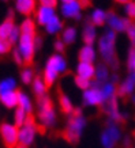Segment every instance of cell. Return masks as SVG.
Segmentation results:
<instances>
[{"instance_id": "1", "label": "cell", "mask_w": 135, "mask_h": 148, "mask_svg": "<svg viewBox=\"0 0 135 148\" xmlns=\"http://www.w3.org/2000/svg\"><path fill=\"white\" fill-rule=\"evenodd\" d=\"M97 52L102 63L109 69L117 71L120 68V60L117 54V34L112 30H105L97 40Z\"/></svg>"}, {"instance_id": "2", "label": "cell", "mask_w": 135, "mask_h": 148, "mask_svg": "<svg viewBox=\"0 0 135 148\" xmlns=\"http://www.w3.org/2000/svg\"><path fill=\"white\" fill-rule=\"evenodd\" d=\"M67 68H68V63L63 54L52 53L49 57L46 58L41 76L44 79L48 90H49L51 87H53V84L57 82L59 76L62 73L67 72Z\"/></svg>"}, {"instance_id": "3", "label": "cell", "mask_w": 135, "mask_h": 148, "mask_svg": "<svg viewBox=\"0 0 135 148\" xmlns=\"http://www.w3.org/2000/svg\"><path fill=\"white\" fill-rule=\"evenodd\" d=\"M86 125H87V120L81 112V109H75V112L68 117L64 129L62 130V137L68 144H77L83 135Z\"/></svg>"}, {"instance_id": "4", "label": "cell", "mask_w": 135, "mask_h": 148, "mask_svg": "<svg viewBox=\"0 0 135 148\" xmlns=\"http://www.w3.org/2000/svg\"><path fill=\"white\" fill-rule=\"evenodd\" d=\"M37 101V120L41 130L51 129L56 125L57 117L55 110V103L49 95H45Z\"/></svg>"}, {"instance_id": "5", "label": "cell", "mask_w": 135, "mask_h": 148, "mask_svg": "<svg viewBox=\"0 0 135 148\" xmlns=\"http://www.w3.org/2000/svg\"><path fill=\"white\" fill-rule=\"evenodd\" d=\"M37 36L38 34H21V38L17 44V49L22 54L25 67H32V64L34 63L36 52L38 50L36 45Z\"/></svg>"}, {"instance_id": "6", "label": "cell", "mask_w": 135, "mask_h": 148, "mask_svg": "<svg viewBox=\"0 0 135 148\" xmlns=\"http://www.w3.org/2000/svg\"><path fill=\"white\" fill-rule=\"evenodd\" d=\"M40 125L37 124L36 117L30 114L27 117L26 122L22 128H19V145H23V147L29 148L34 143V139H36L37 132L40 130Z\"/></svg>"}, {"instance_id": "7", "label": "cell", "mask_w": 135, "mask_h": 148, "mask_svg": "<svg viewBox=\"0 0 135 148\" xmlns=\"http://www.w3.org/2000/svg\"><path fill=\"white\" fill-rule=\"evenodd\" d=\"M120 139H122V130L119 128V124L108 120L100 136L102 148H115L116 144L120 141Z\"/></svg>"}, {"instance_id": "8", "label": "cell", "mask_w": 135, "mask_h": 148, "mask_svg": "<svg viewBox=\"0 0 135 148\" xmlns=\"http://www.w3.org/2000/svg\"><path fill=\"white\" fill-rule=\"evenodd\" d=\"M0 137L6 148H17L19 145V128L10 122H1Z\"/></svg>"}, {"instance_id": "9", "label": "cell", "mask_w": 135, "mask_h": 148, "mask_svg": "<svg viewBox=\"0 0 135 148\" xmlns=\"http://www.w3.org/2000/svg\"><path fill=\"white\" fill-rule=\"evenodd\" d=\"M82 102H83L85 106H89V108H102L104 103H105V99H104L101 87L96 86L93 83V86L90 88L83 91V94H82Z\"/></svg>"}, {"instance_id": "10", "label": "cell", "mask_w": 135, "mask_h": 148, "mask_svg": "<svg viewBox=\"0 0 135 148\" xmlns=\"http://www.w3.org/2000/svg\"><path fill=\"white\" fill-rule=\"evenodd\" d=\"M128 23H130V21L126 16H122V15H119L115 11H108L107 26H108L109 30L115 32L116 34H126Z\"/></svg>"}, {"instance_id": "11", "label": "cell", "mask_w": 135, "mask_h": 148, "mask_svg": "<svg viewBox=\"0 0 135 148\" xmlns=\"http://www.w3.org/2000/svg\"><path fill=\"white\" fill-rule=\"evenodd\" d=\"M82 10H83V7H82L79 0H72L70 3H63L60 5V14L66 19L79 21L82 18Z\"/></svg>"}, {"instance_id": "12", "label": "cell", "mask_w": 135, "mask_h": 148, "mask_svg": "<svg viewBox=\"0 0 135 148\" xmlns=\"http://www.w3.org/2000/svg\"><path fill=\"white\" fill-rule=\"evenodd\" d=\"M102 109H104V113L108 116L109 121H113L116 124H120V122L124 121V114L119 109V97L105 102Z\"/></svg>"}, {"instance_id": "13", "label": "cell", "mask_w": 135, "mask_h": 148, "mask_svg": "<svg viewBox=\"0 0 135 148\" xmlns=\"http://www.w3.org/2000/svg\"><path fill=\"white\" fill-rule=\"evenodd\" d=\"M135 94V72H128L127 76L117 84V97L128 98Z\"/></svg>"}, {"instance_id": "14", "label": "cell", "mask_w": 135, "mask_h": 148, "mask_svg": "<svg viewBox=\"0 0 135 148\" xmlns=\"http://www.w3.org/2000/svg\"><path fill=\"white\" fill-rule=\"evenodd\" d=\"M37 1L38 0H14V8L19 15L32 18L37 11Z\"/></svg>"}, {"instance_id": "15", "label": "cell", "mask_w": 135, "mask_h": 148, "mask_svg": "<svg viewBox=\"0 0 135 148\" xmlns=\"http://www.w3.org/2000/svg\"><path fill=\"white\" fill-rule=\"evenodd\" d=\"M57 14H56V8H51V7H42L40 5L37 8L36 14H34V21L38 26L45 27L49 23L51 19H53Z\"/></svg>"}, {"instance_id": "16", "label": "cell", "mask_w": 135, "mask_h": 148, "mask_svg": "<svg viewBox=\"0 0 135 148\" xmlns=\"http://www.w3.org/2000/svg\"><path fill=\"white\" fill-rule=\"evenodd\" d=\"M15 26H17V23H15V12H14V10H8L7 16L0 23V38L8 40L10 34H11V32L14 30Z\"/></svg>"}, {"instance_id": "17", "label": "cell", "mask_w": 135, "mask_h": 148, "mask_svg": "<svg viewBox=\"0 0 135 148\" xmlns=\"http://www.w3.org/2000/svg\"><path fill=\"white\" fill-rule=\"evenodd\" d=\"M98 52L94 45H83L78 50V61L79 63H90L94 64L97 60Z\"/></svg>"}, {"instance_id": "18", "label": "cell", "mask_w": 135, "mask_h": 148, "mask_svg": "<svg viewBox=\"0 0 135 148\" xmlns=\"http://www.w3.org/2000/svg\"><path fill=\"white\" fill-rule=\"evenodd\" d=\"M57 102H59V108H60L62 113L66 114V116L70 117L72 113L75 112V106L72 103V99L62 88H57Z\"/></svg>"}, {"instance_id": "19", "label": "cell", "mask_w": 135, "mask_h": 148, "mask_svg": "<svg viewBox=\"0 0 135 148\" xmlns=\"http://www.w3.org/2000/svg\"><path fill=\"white\" fill-rule=\"evenodd\" d=\"M98 40V34H97V27L87 21L82 27V41L83 45H94Z\"/></svg>"}, {"instance_id": "20", "label": "cell", "mask_w": 135, "mask_h": 148, "mask_svg": "<svg viewBox=\"0 0 135 148\" xmlns=\"http://www.w3.org/2000/svg\"><path fill=\"white\" fill-rule=\"evenodd\" d=\"M75 75L86 80H94L96 76V65L90 63H79L78 61L77 67H75Z\"/></svg>"}, {"instance_id": "21", "label": "cell", "mask_w": 135, "mask_h": 148, "mask_svg": "<svg viewBox=\"0 0 135 148\" xmlns=\"http://www.w3.org/2000/svg\"><path fill=\"white\" fill-rule=\"evenodd\" d=\"M111 79V69H109L108 65H105V64L101 61L100 64L96 65V76H94V83L96 86H102L105 83H108Z\"/></svg>"}, {"instance_id": "22", "label": "cell", "mask_w": 135, "mask_h": 148, "mask_svg": "<svg viewBox=\"0 0 135 148\" xmlns=\"http://www.w3.org/2000/svg\"><path fill=\"white\" fill-rule=\"evenodd\" d=\"M107 18H108V11L102 8H94L90 14L89 22L96 27H102L107 26Z\"/></svg>"}, {"instance_id": "23", "label": "cell", "mask_w": 135, "mask_h": 148, "mask_svg": "<svg viewBox=\"0 0 135 148\" xmlns=\"http://www.w3.org/2000/svg\"><path fill=\"white\" fill-rule=\"evenodd\" d=\"M18 91H19V88L1 94L0 95V103L6 109H14L15 110V109L18 108Z\"/></svg>"}, {"instance_id": "24", "label": "cell", "mask_w": 135, "mask_h": 148, "mask_svg": "<svg viewBox=\"0 0 135 148\" xmlns=\"http://www.w3.org/2000/svg\"><path fill=\"white\" fill-rule=\"evenodd\" d=\"M64 27L66 26H64L63 19L60 18L59 15H56L53 19H51L49 23H48L44 29H45V33H46V34H49V36H57V34H62Z\"/></svg>"}, {"instance_id": "25", "label": "cell", "mask_w": 135, "mask_h": 148, "mask_svg": "<svg viewBox=\"0 0 135 148\" xmlns=\"http://www.w3.org/2000/svg\"><path fill=\"white\" fill-rule=\"evenodd\" d=\"M32 91L34 97H36V99H40L42 97H45V95H48L46 94L48 92V87H46L41 75H36V77H34V80L32 83Z\"/></svg>"}, {"instance_id": "26", "label": "cell", "mask_w": 135, "mask_h": 148, "mask_svg": "<svg viewBox=\"0 0 135 148\" xmlns=\"http://www.w3.org/2000/svg\"><path fill=\"white\" fill-rule=\"evenodd\" d=\"M77 38H78V30L75 26H66L63 29L62 34H60V40L63 41L67 46L75 44Z\"/></svg>"}, {"instance_id": "27", "label": "cell", "mask_w": 135, "mask_h": 148, "mask_svg": "<svg viewBox=\"0 0 135 148\" xmlns=\"http://www.w3.org/2000/svg\"><path fill=\"white\" fill-rule=\"evenodd\" d=\"M18 108L23 109L25 112L30 116L33 114V102H32V98L25 92V91L19 90L18 91Z\"/></svg>"}, {"instance_id": "28", "label": "cell", "mask_w": 135, "mask_h": 148, "mask_svg": "<svg viewBox=\"0 0 135 148\" xmlns=\"http://www.w3.org/2000/svg\"><path fill=\"white\" fill-rule=\"evenodd\" d=\"M100 87H101V91H102L105 102H108V101H111V99H113V98H116L117 97V84L116 83L108 82V83L100 86Z\"/></svg>"}, {"instance_id": "29", "label": "cell", "mask_w": 135, "mask_h": 148, "mask_svg": "<svg viewBox=\"0 0 135 148\" xmlns=\"http://www.w3.org/2000/svg\"><path fill=\"white\" fill-rule=\"evenodd\" d=\"M21 34H38L37 33V23L33 18H25L19 25Z\"/></svg>"}, {"instance_id": "30", "label": "cell", "mask_w": 135, "mask_h": 148, "mask_svg": "<svg viewBox=\"0 0 135 148\" xmlns=\"http://www.w3.org/2000/svg\"><path fill=\"white\" fill-rule=\"evenodd\" d=\"M14 90H18V83L12 76H7L0 80V95Z\"/></svg>"}, {"instance_id": "31", "label": "cell", "mask_w": 135, "mask_h": 148, "mask_svg": "<svg viewBox=\"0 0 135 148\" xmlns=\"http://www.w3.org/2000/svg\"><path fill=\"white\" fill-rule=\"evenodd\" d=\"M19 77H21V82L22 84L25 86H32L34 77H36V73H34V69L32 67H23L21 69V73H19Z\"/></svg>"}, {"instance_id": "32", "label": "cell", "mask_w": 135, "mask_h": 148, "mask_svg": "<svg viewBox=\"0 0 135 148\" xmlns=\"http://www.w3.org/2000/svg\"><path fill=\"white\" fill-rule=\"evenodd\" d=\"M27 117H29V114L23 109L17 108L14 110V125L18 126V128H22L25 125V122H26Z\"/></svg>"}, {"instance_id": "33", "label": "cell", "mask_w": 135, "mask_h": 148, "mask_svg": "<svg viewBox=\"0 0 135 148\" xmlns=\"http://www.w3.org/2000/svg\"><path fill=\"white\" fill-rule=\"evenodd\" d=\"M74 84L77 88L82 91H86L87 88H90L91 86H93V82L91 80H86V79H82V77L77 76V75H74Z\"/></svg>"}, {"instance_id": "34", "label": "cell", "mask_w": 135, "mask_h": 148, "mask_svg": "<svg viewBox=\"0 0 135 148\" xmlns=\"http://www.w3.org/2000/svg\"><path fill=\"white\" fill-rule=\"evenodd\" d=\"M124 15L131 22H135V0H131L130 3L124 5Z\"/></svg>"}, {"instance_id": "35", "label": "cell", "mask_w": 135, "mask_h": 148, "mask_svg": "<svg viewBox=\"0 0 135 148\" xmlns=\"http://www.w3.org/2000/svg\"><path fill=\"white\" fill-rule=\"evenodd\" d=\"M127 69L128 72H135V48L131 46L127 54Z\"/></svg>"}, {"instance_id": "36", "label": "cell", "mask_w": 135, "mask_h": 148, "mask_svg": "<svg viewBox=\"0 0 135 148\" xmlns=\"http://www.w3.org/2000/svg\"><path fill=\"white\" fill-rule=\"evenodd\" d=\"M14 49V46L10 44L8 40H3L0 38V56H6V54L11 53Z\"/></svg>"}, {"instance_id": "37", "label": "cell", "mask_w": 135, "mask_h": 148, "mask_svg": "<svg viewBox=\"0 0 135 148\" xmlns=\"http://www.w3.org/2000/svg\"><path fill=\"white\" fill-rule=\"evenodd\" d=\"M126 36L128 38V41H130L131 46L135 48V22H131L130 21L128 27H127V30H126Z\"/></svg>"}, {"instance_id": "38", "label": "cell", "mask_w": 135, "mask_h": 148, "mask_svg": "<svg viewBox=\"0 0 135 148\" xmlns=\"http://www.w3.org/2000/svg\"><path fill=\"white\" fill-rule=\"evenodd\" d=\"M19 38H21V29H19V25H17V26L14 27V30L11 32V34H10L8 41L11 45L15 46V44H18Z\"/></svg>"}, {"instance_id": "39", "label": "cell", "mask_w": 135, "mask_h": 148, "mask_svg": "<svg viewBox=\"0 0 135 148\" xmlns=\"http://www.w3.org/2000/svg\"><path fill=\"white\" fill-rule=\"evenodd\" d=\"M66 48H67V45H66V44H64L60 38H56V40L53 41V50H55V53L63 54L64 52H66Z\"/></svg>"}, {"instance_id": "40", "label": "cell", "mask_w": 135, "mask_h": 148, "mask_svg": "<svg viewBox=\"0 0 135 148\" xmlns=\"http://www.w3.org/2000/svg\"><path fill=\"white\" fill-rule=\"evenodd\" d=\"M11 56H12V60H14V63L17 64V65H19V67H25V63H23V57H22V54L19 53V50L17 49V48H14L12 52H11Z\"/></svg>"}, {"instance_id": "41", "label": "cell", "mask_w": 135, "mask_h": 148, "mask_svg": "<svg viewBox=\"0 0 135 148\" xmlns=\"http://www.w3.org/2000/svg\"><path fill=\"white\" fill-rule=\"evenodd\" d=\"M40 5L42 7H51V8H56L57 7L59 0H38Z\"/></svg>"}, {"instance_id": "42", "label": "cell", "mask_w": 135, "mask_h": 148, "mask_svg": "<svg viewBox=\"0 0 135 148\" xmlns=\"http://www.w3.org/2000/svg\"><path fill=\"white\" fill-rule=\"evenodd\" d=\"M130 98H131V102H132V103L135 105V94H134V95H131Z\"/></svg>"}, {"instance_id": "43", "label": "cell", "mask_w": 135, "mask_h": 148, "mask_svg": "<svg viewBox=\"0 0 135 148\" xmlns=\"http://www.w3.org/2000/svg\"><path fill=\"white\" fill-rule=\"evenodd\" d=\"M60 1H62V4H63V3H70V1H72V0H60Z\"/></svg>"}, {"instance_id": "44", "label": "cell", "mask_w": 135, "mask_h": 148, "mask_svg": "<svg viewBox=\"0 0 135 148\" xmlns=\"http://www.w3.org/2000/svg\"><path fill=\"white\" fill-rule=\"evenodd\" d=\"M1 1H7V0H1Z\"/></svg>"}]
</instances>
